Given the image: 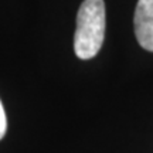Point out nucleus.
I'll return each mask as SVG.
<instances>
[{"instance_id":"nucleus-1","label":"nucleus","mask_w":153,"mask_h":153,"mask_svg":"<svg viewBox=\"0 0 153 153\" xmlns=\"http://www.w3.org/2000/svg\"><path fill=\"white\" fill-rule=\"evenodd\" d=\"M105 36L104 0H84L76 14L74 51L78 58L89 60L99 53Z\"/></svg>"},{"instance_id":"nucleus-2","label":"nucleus","mask_w":153,"mask_h":153,"mask_svg":"<svg viewBox=\"0 0 153 153\" xmlns=\"http://www.w3.org/2000/svg\"><path fill=\"white\" fill-rule=\"evenodd\" d=\"M135 36L140 47L153 53V0H139L135 9Z\"/></svg>"},{"instance_id":"nucleus-3","label":"nucleus","mask_w":153,"mask_h":153,"mask_svg":"<svg viewBox=\"0 0 153 153\" xmlns=\"http://www.w3.org/2000/svg\"><path fill=\"white\" fill-rule=\"evenodd\" d=\"M6 129H7V120H6V114L3 109V105L0 102V139L4 136Z\"/></svg>"}]
</instances>
